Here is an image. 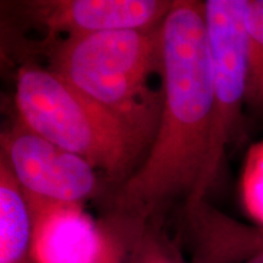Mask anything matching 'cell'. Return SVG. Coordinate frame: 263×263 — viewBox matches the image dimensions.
Segmentation results:
<instances>
[{"label": "cell", "mask_w": 263, "mask_h": 263, "mask_svg": "<svg viewBox=\"0 0 263 263\" xmlns=\"http://www.w3.org/2000/svg\"><path fill=\"white\" fill-rule=\"evenodd\" d=\"M163 103L140 167L122 185L129 205L193 194L201 177L212 118V64L205 4L178 0L161 22Z\"/></svg>", "instance_id": "cell-1"}, {"label": "cell", "mask_w": 263, "mask_h": 263, "mask_svg": "<svg viewBox=\"0 0 263 263\" xmlns=\"http://www.w3.org/2000/svg\"><path fill=\"white\" fill-rule=\"evenodd\" d=\"M15 99L25 127L112 179L129 178L159 124L156 116L105 106L55 72L37 67L20 70Z\"/></svg>", "instance_id": "cell-2"}, {"label": "cell", "mask_w": 263, "mask_h": 263, "mask_svg": "<svg viewBox=\"0 0 263 263\" xmlns=\"http://www.w3.org/2000/svg\"><path fill=\"white\" fill-rule=\"evenodd\" d=\"M162 72L161 29H124L67 37L51 71L98 103L122 112L156 116L147 81Z\"/></svg>", "instance_id": "cell-3"}, {"label": "cell", "mask_w": 263, "mask_h": 263, "mask_svg": "<svg viewBox=\"0 0 263 263\" xmlns=\"http://www.w3.org/2000/svg\"><path fill=\"white\" fill-rule=\"evenodd\" d=\"M203 4L212 64V118L206 162L190 196L193 202L212 185L226 146L239 126L249 71L250 0H207Z\"/></svg>", "instance_id": "cell-4"}, {"label": "cell", "mask_w": 263, "mask_h": 263, "mask_svg": "<svg viewBox=\"0 0 263 263\" xmlns=\"http://www.w3.org/2000/svg\"><path fill=\"white\" fill-rule=\"evenodd\" d=\"M8 162L24 192L39 199L74 203L95 189L94 167L27 127L10 138Z\"/></svg>", "instance_id": "cell-5"}, {"label": "cell", "mask_w": 263, "mask_h": 263, "mask_svg": "<svg viewBox=\"0 0 263 263\" xmlns=\"http://www.w3.org/2000/svg\"><path fill=\"white\" fill-rule=\"evenodd\" d=\"M173 2L160 0H42L31 15L50 33L68 37L89 33L147 29L166 17Z\"/></svg>", "instance_id": "cell-6"}, {"label": "cell", "mask_w": 263, "mask_h": 263, "mask_svg": "<svg viewBox=\"0 0 263 263\" xmlns=\"http://www.w3.org/2000/svg\"><path fill=\"white\" fill-rule=\"evenodd\" d=\"M99 239L93 223L73 203L54 202L43 219L35 240L41 263H93Z\"/></svg>", "instance_id": "cell-7"}, {"label": "cell", "mask_w": 263, "mask_h": 263, "mask_svg": "<svg viewBox=\"0 0 263 263\" xmlns=\"http://www.w3.org/2000/svg\"><path fill=\"white\" fill-rule=\"evenodd\" d=\"M8 160L0 166V263H17L29 240V216Z\"/></svg>", "instance_id": "cell-8"}, {"label": "cell", "mask_w": 263, "mask_h": 263, "mask_svg": "<svg viewBox=\"0 0 263 263\" xmlns=\"http://www.w3.org/2000/svg\"><path fill=\"white\" fill-rule=\"evenodd\" d=\"M246 26L249 34L246 104L263 111V0H250Z\"/></svg>", "instance_id": "cell-9"}, {"label": "cell", "mask_w": 263, "mask_h": 263, "mask_svg": "<svg viewBox=\"0 0 263 263\" xmlns=\"http://www.w3.org/2000/svg\"><path fill=\"white\" fill-rule=\"evenodd\" d=\"M241 196L248 212L263 224V141L252 145L246 156Z\"/></svg>", "instance_id": "cell-10"}]
</instances>
